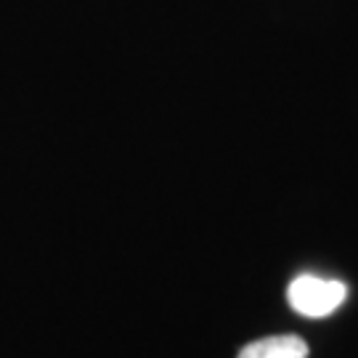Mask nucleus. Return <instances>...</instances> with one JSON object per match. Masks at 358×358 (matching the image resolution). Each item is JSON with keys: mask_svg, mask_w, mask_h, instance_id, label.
I'll use <instances>...</instances> for the list:
<instances>
[{"mask_svg": "<svg viewBox=\"0 0 358 358\" xmlns=\"http://www.w3.org/2000/svg\"><path fill=\"white\" fill-rule=\"evenodd\" d=\"M348 287L337 279H321L313 273H300L289 289L287 300L292 306L294 313L306 316V319H327L332 316L337 308L345 303Z\"/></svg>", "mask_w": 358, "mask_h": 358, "instance_id": "1", "label": "nucleus"}, {"mask_svg": "<svg viewBox=\"0 0 358 358\" xmlns=\"http://www.w3.org/2000/svg\"><path fill=\"white\" fill-rule=\"evenodd\" d=\"M236 358H308V343L297 334H273L247 343Z\"/></svg>", "mask_w": 358, "mask_h": 358, "instance_id": "2", "label": "nucleus"}]
</instances>
